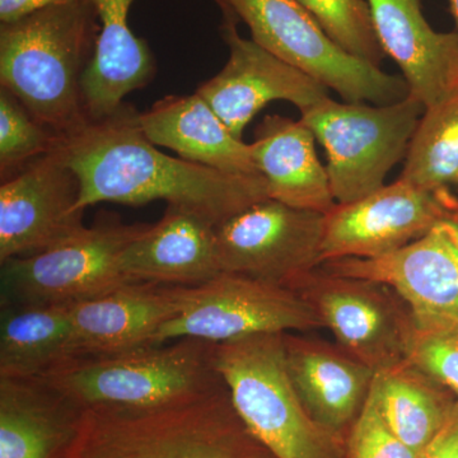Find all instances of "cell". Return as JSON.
<instances>
[{
	"label": "cell",
	"mask_w": 458,
	"mask_h": 458,
	"mask_svg": "<svg viewBox=\"0 0 458 458\" xmlns=\"http://www.w3.org/2000/svg\"><path fill=\"white\" fill-rule=\"evenodd\" d=\"M81 182L57 146L0 186V264L59 245L80 233Z\"/></svg>",
	"instance_id": "cell-14"
},
{
	"label": "cell",
	"mask_w": 458,
	"mask_h": 458,
	"mask_svg": "<svg viewBox=\"0 0 458 458\" xmlns=\"http://www.w3.org/2000/svg\"><path fill=\"white\" fill-rule=\"evenodd\" d=\"M327 214L267 199L216 229L222 273L289 286L321 264Z\"/></svg>",
	"instance_id": "cell-12"
},
{
	"label": "cell",
	"mask_w": 458,
	"mask_h": 458,
	"mask_svg": "<svg viewBox=\"0 0 458 458\" xmlns=\"http://www.w3.org/2000/svg\"><path fill=\"white\" fill-rule=\"evenodd\" d=\"M448 5H450V11L454 21H456L458 30V0H448Z\"/></svg>",
	"instance_id": "cell-33"
},
{
	"label": "cell",
	"mask_w": 458,
	"mask_h": 458,
	"mask_svg": "<svg viewBox=\"0 0 458 458\" xmlns=\"http://www.w3.org/2000/svg\"><path fill=\"white\" fill-rule=\"evenodd\" d=\"M93 0H75L0 27V84L59 137L90 123L82 82L99 29Z\"/></svg>",
	"instance_id": "cell-2"
},
{
	"label": "cell",
	"mask_w": 458,
	"mask_h": 458,
	"mask_svg": "<svg viewBox=\"0 0 458 458\" xmlns=\"http://www.w3.org/2000/svg\"><path fill=\"white\" fill-rule=\"evenodd\" d=\"M445 221H458L454 190L426 189L399 179L354 203L336 204L327 214L321 264L393 254Z\"/></svg>",
	"instance_id": "cell-11"
},
{
	"label": "cell",
	"mask_w": 458,
	"mask_h": 458,
	"mask_svg": "<svg viewBox=\"0 0 458 458\" xmlns=\"http://www.w3.org/2000/svg\"><path fill=\"white\" fill-rule=\"evenodd\" d=\"M140 114L123 102L110 116L59 138L57 149L80 179L83 210L165 200L218 228L270 198L261 174H229L159 152L144 134Z\"/></svg>",
	"instance_id": "cell-1"
},
{
	"label": "cell",
	"mask_w": 458,
	"mask_h": 458,
	"mask_svg": "<svg viewBox=\"0 0 458 458\" xmlns=\"http://www.w3.org/2000/svg\"><path fill=\"white\" fill-rule=\"evenodd\" d=\"M82 412L41 379L0 377V458H64Z\"/></svg>",
	"instance_id": "cell-23"
},
{
	"label": "cell",
	"mask_w": 458,
	"mask_h": 458,
	"mask_svg": "<svg viewBox=\"0 0 458 458\" xmlns=\"http://www.w3.org/2000/svg\"><path fill=\"white\" fill-rule=\"evenodd\" d=\"M140 123L148 140L180 158L229 174H260L251 143L237 138L197 92L159 99L140 114Z\"/></svg>",
	"instance_id": "cell-21"
},
{
	"label": "cell",
	"mask_w": 458,
	"mask_h": 458,
	"mask_svg": "<svg viewBox=\"0 0 458 458\" xmlns=\"http://www.w3.org/2000/svg\"><path fill=\"white\" fill-rule=\"evenodd\" d=\"M222 36L229 49L227 64L200 84L197 93L240 140L270 102H289L302 114L328 98L327 86L242 38L237 20L223 21Z\"/></svg>",
	"instance_id": "cell-15"
},
{
	"label": "cell",
	"mask_w": 458,
	"mask_h": 458,
	"mask_svg": "<svg viewBox=\"0 0 458 458\" xmlns=\"http://www.w3.org/2000/svg\"><path fill=\"white\" fill-rule=\"evenodd\" d=\"M417 458H458V401L445 426Z\"/></svg>",
	"instance_id": "cell-31"
},
{
	"label": "cell",
	"mask_w": 458,
	"mask_h": 458,
	"mask_svg": "<svg viewBox=\"0 0 458 458\" xmlns=\"http://www.w3.org/2000/svg\"><path fill=\"white\" fill-rule=\"evenodd\" d=\"M300 334H283L286 369L313 420L336 434L360 417L376 372L337 344Z\"/></svg>",
	"instance_id": "cell-18"
},
{
	"label": "cell",
	"mask_w": 458,
	"mask_h": 458,
	"mask_svg": "<svg viewBox=\"0 0 458 458\" xmlns=\"http://www.w3.org/2000/svg\"><path fill=\"white\" fill-rule=\"evenodd\" d=\"M59 135L35 119L7 89H0V172L2 181L49 155Z\"/></svg>",
	"instance_id": "cell-27"
},
{
	"label": "cell",
	"mask_w": 458,
	"mask_h": 458,
	"mask_svg": "<svg viewBox=\"0 0 458 458\" xmlns=\"http://www.w3.org/2000/svg\"><path fill=\"white\" fill-rule=\"evenodd\" d=\"M214 346L183 337L172 345L71 358L35 378L82 410L157 408L201 396L225 384L214 366Z\"/></svg>",
	"instance_id": "cell-4"
},
{
	"label": "cell",
	"mask_w": 458,
	"mask_h": 458,
	"mask_svg": "<svg viewBox=\"0 0 458 458\" xmlns=\"http://www.w3.org/2000/svg\"><path fill=\"white\" fill-rule=\"evenodd\" d=\"M346 53L379 66L386 54L377 40L367 0H298Z\"/></svg>",
	"instance_id": "cell-28"
},
{
	"label": "cell",
	"mask_w": 458,
	"mask_h": 458,
	"mask_svg": "<svg viewBox=\"0 0 458 458\" xmlns=\"http://www.w3.org/2000/svg\"><path fill=\"white\" fill-rule=\"evenodd\" d=\"M216 229L197 214L167 205L164 216L123 250V276L131 283L203 284L222 273Z\"/></svg>",
	"instance_id": "cell-19"
},
{
	"label": "cell",
	"mask_w": 458,
	"mask_h": 458,
	"mask_svg": "<svg viewBox=\"0 0 458 458\" xmlns=\"http://www.w3.org/2000/svg\"><path fill=\"white\" fill-rule=\"evenodd\" d=\"M73 2L75 0H0V22H14L42 9Z\"/></svg>",
	"instance_id": "cell-32"
},
{
	"label": "cell",
	"mask_w": 458,
	"mask_h": 458,
	"mask_svg": "<svg viewBox=\"0 0 458 458\" xmlns=\"http://www.w3.org/2000/svg\"><path fill=\"white\" fill-rule=\"evenodd\" d=\"M223 384L210 393L157 408L83 410L64 458H265Z\"/></svg>",
	"instance_id": "cell-3"
},
{
	"label": "cell",
	"mask_w": 458,
	"mask_h": 458,
	"mask_svg": "<svg viewBox=\"0 0 458 458\" xmlns=\"http://www.w3.org/2000/svg\"><path fill=\"white\" fill-rule=\"evenodd\" d=\"M71 358L69 304H0V377L35 378Z\"/></svg>",
	"instance_id": "cell-25"
},
{
	"label": "cell",
	"mask_w": 458,
	"mask_h": 458,
	"mask_svg": "<svg viewBox=\"0 0 458 458\" xmlns=\"http://www.w3.org/2000/svg\"><path fill=\"white\" fill-rule=\"evenodd\" d=\"M288 288L309 301L340 348L376 373L406 360L411 315L390 286L318 267Z\"/></svg>",
	"instance_id": "cell-10"
},
{
	"label": "cell",
	"mask_w": 458,
	"mask_h": 458,
	"mask_svg": "<svg viewBox=\"0 0 458 458\" xmlns=\"http://www.w3.org/2000/svg\"><path fill=\"white\" fill-rule=\"evenodd\" d=\"M426 107L411 96L390 105L337 102L330 98L301 114L327 150L336 204H351L385 185L406 158Z\"/></svg>",
	"instance_id": "cell-6"
},
{
	"label": "cell",
	"mask_w": 458,
	"mask_h": 458,
	"mask_svg": "<svg viewBox=\"0 0 458 458\" xmlns=\"http://www.w3.org/2000/svg\"><path fill=\"white\" fill-rule=\"evenodd\" d=\"M262 49L335 90L346 102L390 105L410 95L400 75L386 73L342 49L298 0H225Z\"/></svg>",
	"instance_id": "cell-7"
},
{
	"label": "cell",
	"mask_w": 458,
	"mask_h": 458,
	"mask_svg": "<svg viewBox=\"0 0 458 458\" xmlns=\"http://www.w3.org/2000/svg\"><path fill=\"white\" fill-rule=\"evenodd\" d=\"M370 394L394 436L418 454L439 433L457 403L445 386L406 360L376 373Z\"/></svg>",
	"instance_id": "cell-24"
},
{
	"label": "cell",
	"mask_w": 458,
	"mask_h": 458,
	"mask_svg": "<svg viewBox=\"0 0 458 458\" xmlns=\"http://www.w3.org/2000/svg\"><path fill=\"white\" fill-rule=\"evenodd\" d=\"M148 227L105 214L95 225L40 254L2 262L0 304H73L111 293L123 276V250Z\"/></svg>",
	"instance_id": "cell-8"
},
{
	"label": "cell",
	"mask_w": 458,
	"mask_h": 458,
	"mask_svg": "<svg viewBox=\"0 0 458 458\" xmlns=\"http://www.w3.org/2000/svg\"><path fill=\"white\" fill-rule=\"evenodd\" d=\"M399 179L426 189L458 188V95L426 108Z\"/></svg>",
	"instance_id": "cell-26"
},
{
	"label": "cell",
	"mask_w": 458,
	"mask_h": 458,
	"mask_svg": "<svg viewBox=\"0 0 458 458\" xmlns=\"http://www.w3.org/2000/svg\"><path fill=\"white\" fill-rule=\"evenodd\" d=\"M321 327L318 312L294 289L223 271L203 284L186 286L180 311L161 327L153 345L183 337L219 344Z\"/></svg>",
	"instance_id": "cell-9"
},
{
	"label": "cell",
	"mask_w": 458,
	"mask_h": 458,
	"mask_svg": "<svg viewBox=\"0 0 458 458\" xmlns=\"http://www.w3.org/2000/svg\"><path fill=\"white\" fill-rule=\"evenodd\" d=\"M319 267L390 286L408 306L415 327L458 331V221L438 223L393 254L335 259Z\"/></svg>",
	"instance_id": "cell-13"
},
{
	"label": "cell",
	"mask_w": 458,
	"mask_h": 458,
	"mask_svg": "<svg viewBox=\"0 0 458 458\" xmlns=\"http://www.w3.org/2000/svg\"><path fill=\"white\" fill-rule=\"evenodd\" d=\"M315 143V135L302 120L269 114L256 128L252 157L270 199L327 214L336 201Z\"/></svg>",
	"instance_id": "cell-22"
},
{
	"label": "cell",
	"mask_w": 458,
	"mask_h": 458,
	"mask_svg": "<svg viewBox=\"0 0 458 458\" xmlns=\"http://www.w3.org/2000/svg\"><path fill=\"white\" fill-rule=\"evenodd\" d=\"M214 366L246 429L276 458H336L335 434L316 423L286 369L283 334L216 344Z\"/></svg>",
	"instance_id": "cell-5"
},
{
	"label": "cell",
	"mask_w": 458,
	"mask_h": 458,
	"mask_svg": "<svg viewBox=\"0 0 458 458\" xmlns=\"http://www.w3.org/2000/svg\"><path fill=\"white\" fill-rule=\"evenodd\" d=\"M377 40L399 65L410 96L429 108L458 95V30L434 31L421 0H367Z\"/></svg>",
	"instance_id": "cell-17"
},
{
	"label": "cell",
	"mask_w": 458,
	"mask_h": 458,
	"mask_svg": "<svg viewBox=\"0 0 458 458\" xmlns=\"http://www.w3.org/2000/svg\"><path fill=\"white\" fill-rule=\"evenodd\" d=\"M406 360L445 386L458 401V331L418 328L411 321Z\"/></svg>",
	"instance_id": "cell-29"
},
{
	"label": "cell",
	"mask_w": 458,
	"mask_h": 458,
	"mask_svg": "<svg viewBox=\"0 0 458 458\" xmlns=\"http://www.w3.org/2000/svg\"><path fill=\"white\" fill-rule=\"evenodd\" d=\"M132 2L93 0L101 29L82 82L83 104L89 122L113 114L129 93L144 89L155 77V59L149 47L129 27ZM213 2L223 16L232 13L225 0Z\"/></svg>",
	"instance_id": "cell-20"
},
{
	"label": "cell",
	"mask_w": 458,
	"mask_h": 458,
	"mask_svg": "<svg viewBox=\"0 0 458 458\" xmlns=\"http://www.w3.org/2000/svg\"><path fill=\"white\" fill-rule=\"evenodd\" d=\"M185 288L131 283L111 293L69 304L72 358L152 346L161 327L180 311Z\"/></svg>",
	"instance_id": "cell-16"
},
{
	"label": "cell",
	"mask_w": 458,
	"mask_h": 458,
	"mask_svg": "<svg viewBox=\"0 0 458 458\" xmlns=\"http://www.w3.org/2000/svg\"><path fill=\"white\" fill-rule=\"evenodd\" d=\"M348 454L349 458H417L419 454L387 427L370 394L352 423Z\"/></svg>",
	"instance_id": "cell-30"
}]
</instances>
